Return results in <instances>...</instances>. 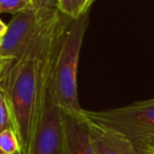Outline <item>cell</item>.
I'll return each mask as SVG.
<instances>
[{
    "mask_svg": "<svg viewBox=\"0 0 154 154\" xmlns=\"http://www.w3.org/2000/svg\"><path fill=\"white\" fill-rule=\"evenodd\" d=\"M63 16L57 8L49 14L36 37L22 55L12 61L0 82L11 110L13 129L21 149L20 154H30L43 53L48 41Z\"/></svg>",
    "mask_w": 154,
    "mask_h": 154,
    "instance_id": "cell-1",
    "label": "cell"
},
{
    "mask_svg": "<svg viewBox=\"0 0 154 154\" xmlns=\"http://www.w3.org/2000/svg\"><path fill=\"white\" fill-rule=\"evenodd\" d=\"M71 20L73 19L63 16L48 41L43 53L30 154H61L63 112L54 95L53 69L62 34Z\"/></svg>",
    "mask_w": 154,
    "mask_h": 154,
    "instance_id": "cell-2",
    "label": "cell"
},
{
    "mask_svg": "<svg viewBox=\"0 0 154 154\" xmlns=\"http://www.w3.org/2000/svg\"><path fill=\"white\" fill-rule=\"evenodd\" d=\"M88 26V13L71 20L62 34L53 69V89L56 101L64 113L82 116L78 100L77 68Z\"/></svg>",
    "mask_w": 154,
    "mask_h": 154,
    "instance_id": "cell-3",
    "label": "cell"
},
{
    "mask_svg": "<svg viewBox=\"0 0 154 154\" xmlns=\"http://www.w3.org/2000/svg\"><path fill=\"white\" fill-rule=\"evenodd\" d=\"M82 117L124 135L138 154H149L154 146V98L105 111H86Z\"/></svg>",
    "mask_w": 154,
    "mask_h": 154,
    "instance_id": "cell-4",
    "label": "cell"
},
{
    "mask_svg": "<svg viewBox=\"0 0 154 154\" xmlns=\"http://www.w3.org/2000/svg\"><path fill=\"white\" fill-rule=\"evenodd\" d=\"M53 10L38 12L30 8L15 14L7 24L5 33L0 37V58L13 61L22 55Z\"/></svg>",
    "mask_w": 154,
    "mask_h": 154,
    "instance_id": "cell-5",
    "label": "cell"
},
{
    "mask_svg": "<svg viewBox=\"0 0 154 154\" xmlns=\"http://www.w3.org/2000/svg\"><path fill=\"white\" fill-rule=\"evenodd\" d=\"M61 154H95L88 122L82 115L74 116L63 112Z\"/></svg>",
    "mask_w": 154,
    "mask_h": 154,
    "instance_id": "cell-6",
    "label": "cell"
},
{
    "mask_svg": "<svg viewBox=\"0 0 154 154\" xmlns=\"http://www.w3.org/2000/svg\"><path fill=\"white\" fill-rule=\"evenodd\" d=\"M87 122L95 154H138L132 143L120 133L89 120Z\"/></svg>",
    "mask_w": 154,
    "mask_h": 154,
    "instance_id": "cell-7",
    "label": "cell"
},
{
    "mask_svg": "<svg viewBox=\"0 0 154 154\" xmlns=\"http://www.w3.org/2000/svg\"><path fill=\"white\" fill-rule=\"evenodd\" d=\"M91 5V0H57L56 2L58 11L71 19H77L87 14Z\"/></svg>",
    "mask_w": 154,
    "mask_h": 154,
    "instance_id": "cell-8",
    "label": "cell"
},
{
    "mask_svg": "<svg viewBox=\"0 0 154 154\" xmlns=\"http://www.w3.org/2000/svg\"><path fill=\"white\" fill-rule=\"evenodd\" d=\"M0 151L3 154H20V143L14 129H7L0 133Z\"/></svg>",
    "mask_w": 154,
    "mask_h": 154,
    "instance_id": "cell-9",
    "label": "cell"
},
{
    "mask_svg": "<svg viewBox=\"0 0 154 154\" xmlns=\"http://www.w3.org/2000/svg\"><path fill=\"white\" fill-rule=\"evenodd\" d=\"M7 129H13V122L7 95L0 87V133Z\"/></svg>",
    "mask_w": 154,
    "mask_h": 154,
    "instance_id": "cell-10",
    "label": "cell"
},
{
    "mask_svg": "<svg viewBox=\"0 0 154 154\" xmlns=\"http://www.w3.org/2000/svg\"><path fill=\"white\" fill-rule=\"evenodd\" d=\"M32 8L31 0H0V14H15Z\"/></svg>",
    "mask_w": 154,
    "mask_h": 154,
    "instance_id": "cell-11",
    "label": "cell"
},
{
    "mask_svg": "<svg viewBox=\"0 0 154 154\" xmlns=\"http://www.w3.org/2000/svg\"><path fill=\"white\" fill-rule=\"evenodd\" d=\"M57 0H31V5L38 12H47L56 8Z\"/></svg>",
    "mask_w": 154,
    "mask_h": 154,
    "instance_id": "cell-12",
    "label": "cell"
},
{
    "mask_svg": "<svg viewBox=\"0 0 154 154\" xmlns=\"http://www.w3.org/2000/svg\"><path fill=\"white\" fill-rule=\"evenodd\" d=\"M5 31H7V24H5L3 21H1V20H0V37L5 34Z\"/></svg>",
    "mask_w": 154,
    "mask_h": 154,
    "instance_id": "cell-13",
    "label": "cell"
},
{
    "mask_svg": "<svg viewBox=\"0 0 154 154\" xmlns=\"http://www.w3.org/2000/svg\"><path fill=\"white\" fill-rule=\"evenodd\" d=\"M7 70H8V69H5V70H1V71H0V82L2 80L3 76H5V72H7Z\"/></svg>",
    "mask_w": 154,
    "mask_h": 154,
    "instance_id": "cell-14",
    "label": "cell"
},
{
    "mask_svg": "<svg viewBox=\"0 0 154 154\" xmlns=\"http://www.w3.org/2000/svg\"><path fill=\"white\" fill-rule=\"evenodd\" d=\"M149 154H154V146H153V147L151 148V150H150Z\"/></svg>",
    "mask_w": 154,
    "mask_h": 154,
    "instance_id": "cell-15",
    "label": "cell"
},
{
    "mask_svg": "<svg viewBox=\"0 0 154 154\" xmlns=\"http://www.w3.org/2000/svg\"><path fill=\"white\" fill-rule=\"evenodd\" d=\"M95 1H96V0H91V3H92V5H93V3H94Z\"/></svg>",
    "mask_w": 154,
    "mask_h": 154,
    "instance_id": "cell-16",
    "label": "cell"
},
{
    "mask_svg": "<svg viewBox=\"0 0 154 154\" xmlns=\"http://www.w3.org/2000/svg\"><path fill=\"white\" fill-rule=\"evenodd\" d=\"M0 154H3V153H2V152H1V151H0Z\"/></svg>",
    "mask_w": 154,
    "mask_h": 154,
    "instance_id": "cell-17",
    "label": "cell"
},
{
    "mask_svg": "<svg viewBox=\"0 0 154 154\" xmlns=\"http://www.w3.org/2000/svg\"></svg>",
    "mask_w": 154,
    "mask_h": 154,
    "instance_id": "cell-18",
    "label": "cell"
}]
</instances>
